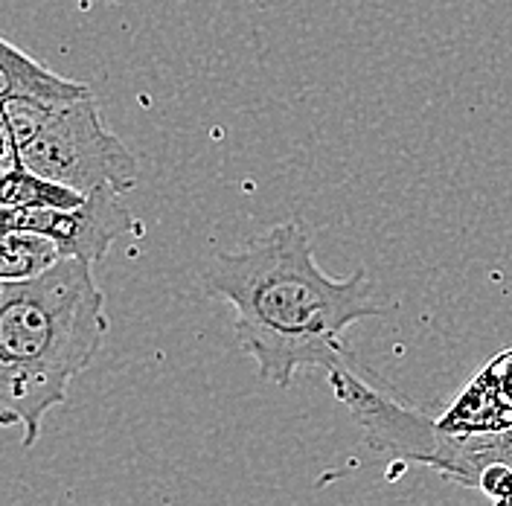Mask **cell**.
<instances>
[{
  "instance_id": "cell-1",
  "label": "cell",
  "mask_w": 512,
  "mask_h": 506,
  "mask_svg": "<svg viewBox=\"0 0 512 506\" xmlns=\"http://www.w3.org/2000/svg\"><path fill=\"white\" fill-rule=\"evenodd\" d=\"M204 288L233 309L239 344L256 361L259 379L288 387L300 370L382 379L352 352L344 332L393 306L373 297L364 268L344 280L329 277L300 222L277 224L245 248L210 256Z\"/></svg>"
},
{
  "instance_id": "cell-7",
  "label": "cell",
  "mask_w": 512,
  "mask_h": 506,
  "mask_svg": "<svg viewBox=\"0 0 512 506\" xmlns=\"http://www.w3.org/2000/svg\"><path fill=\"white\" fill-rule=\"evenodd\" d=\"M62 259V251L53 239L30 230H3V256H0V280L18 283L47 274Z\"/></svg>"
},
{
  "instance_id": "cell-4",
  "label": "cell",
  "mask_w": 512,
  "mask_h": 506,
  "mask_svg": "<svg viewBox=\"0 0 512 506\" xmlns=\"http://www.w3.org/2000/svg\"><path fill=\"white\" fill-rule=\"evenodd\" d=\"M3 230H30L53 239L62 256L85 259L96 265L117 239L137 230V222L123 204L120 192H91L76 210H35V207H3Z\"/></svg>"
},
{
  "instance_id": "cell-6",
  "label": "cell",
  "mask_w": 512,
  "mask_h": 506,
  "mask_svg": "<svg viewBox=\"0 0 512 506\" xmlns=\"http://www.w3.org/2000/svg\"><path fill=\"white\" fill-rule=\"evenodd\" d=\"M88 201V195L59 181H50L32 172L24 163L3 166L0 204L3 207H35V210H76Z\"/></svg>"
},
{
  "instance_id": "cell-2",
  "label": "cell",
  "mask_w": 512,
  "mask_h": 506,
  "mask_svg": "<svg viewBox=\"0 0 512 506\" xmlns=\"http://www.w3.org/2000/svg\"><path fill=\"white\" fill-rule=\"evenodd\" d=\"M105 297L85 259L62 256L35 280L0 285V422L32 448L44 416L67 402L105 344Z\"/></svg>"
},
{
  "instance_id": "cell-3",
  "label": "cell",
  "mask_w": 512,
  "mask_h": 506,
  "mask_svg": "<svg viewBox=\"0 0 512 506\" xmlns=\"http://www.w3.org/2000/svg\"><path fill=\"white\" fill-rule=\"evenodd\" d=\"M3 166L24 163L32 172L85 192L126 195L140 181V163L126 143L102 123L94 94L67 105L0 102Z\"/></svg>"
},
{
  "instance_id": "cell-8",
  "label": "cell",
  "mask_w": 512,
  "mask_h": 506,
  "mask_svg": "<svg viewBox=\"0 0 512 506\" xmlns=\"http://www.w3.org/2000/svg\"><path fill=\"white\" fill-rule=\"evenodd\" d=\"M495 506H512V463L507 460H495L489 463L478 477V486Z\"/></svg>"
},
{
  "instance_id": "cell-5",
  "label": "cell",
  "mask_w": 512,
  "mask_h": 506,
  "mask_svg": "<svg viewBox=\"0 0 512 506\" xmlns=\"http://www.w3.org/2000/svg\"><path fill=\"white\" fill-rule=\"evenodd\" d=\"M0 102H24V105H67L94 91L85 82L64 79L59 73L38 64L30 53L15 47L9 38L0 41Z\"/></svg>"
}]
</instances>
